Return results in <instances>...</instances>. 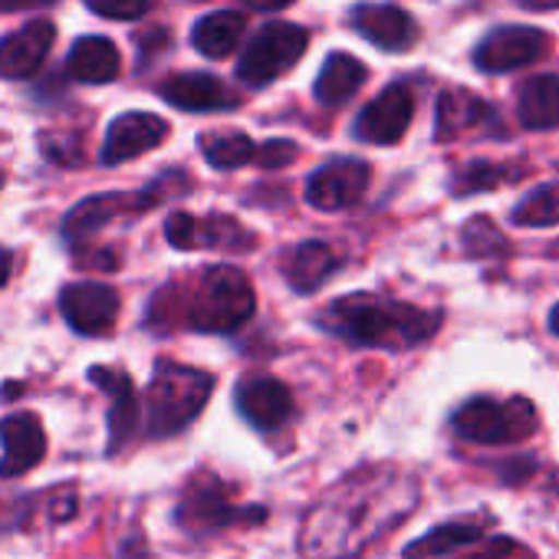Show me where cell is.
I'll return each mask as SVG.
<instances>
[{
  "label": "cell",
  "mask_w": 559,
  "mask_h": 559,
  "mask_svg": "<svg viewBox=\"0 0 559 559\" xmlns=\"http://www.w3.org/2000/svg\"><path fill=\"white\" fill-rule=\"evenodd\" d=\"M11 266H14V260H11V253L0 247V287L8 284V276H11Z\"/></svg>",
  "instance_id": "obj_36"
},
{
  "label": "cell",
  "mask_w": 559,
  "mask_h": 559,
  "mask_svg": "<svg viewBox=\"0 0 559 559\" xmlns=\"http://www.w3.org/2000/svg\"><path fill=\"white\" fill-rule=\"evenodd\" d=\"M90 379L112 399L109 405V451L116 454L135 431L139 425V399H135V385L126 372L119 369H106V366H96L90 369Z\"/></svg>",
  "instance_id": "obj_18"
},
{
  "label": "cell",
  "mask_w": 559,
  "mask_h": 559,
  "mask_svg": "<svg viewBox=\"0 0 559 559\" xmlns=\"http://www.w3.org/2000/svg\"><path fill=\"white\" fill-rule=\"evenodd\" d=\"M441 313H425L408 304H382L366 294L333 304L323 313V326L353 346L408 349L435 336Z\"/></svg>",
  "instance_id": "obj_2"
},
{
  "label": "cell",
  "mask_w": 559,
  "mask_h": 559,
  "mask_svg": "<svg viewBox=\"0 0 559 559\" xmlns=\"http://www.w3.org/2000/svg\"><path fill=\"white\" fill-rule=\"evenodd\" d=\"M155 201V194H96V198H86L83 204H76L67 217V237L70 240H86L90 234H96L99 227H106L112 217L119 214H132V211H142Z\"/></svg>",
  "instance_id": "obj_20"
},
{
  "label": "cell",
  "mask_w": 559,
  "mask_h": 559,
  "mask_svg": "<svg viewBox=\"0 0 559 559\" xmlns=\"http://www.w3.org/2000/svg\"><path fill=\"white\" fill-rule=\"evenodd\" d=\"M247 8H253V11H284L290 0H243Z\"/></svg>",
  "instance_id": "obj_34"
},
{
  "label": "cell",
  "mask_w": 559,
  "mask_h": 559,
  "mask_svg": "<svg viewBox=\"0 0 559 559\" xmlns=\"http://www.w3.org/2000/svg\"><path fill=\"white\" fill-rule=\"evenodd\" d=\"M353 31L379 50L402 53L418 44V24L395 4H356L349 11Z\"/></svg>",
  "instance_id": "obj_11"
},
{
  "label": "cell",
  "mask_w": 559,
  "mask_h": 559,
  "mask_svg": "<svg viewBox=\"0 0 559 559\" xmlns=\"http://www.w3.org/2000/svg\"><path fill=\"white\" fill-rule=\"evenodd\" d=\"M294 155H297V145L294 142H266L263 148H257V158H260V165H266V168H276V165H287V162H294Z\"/></svg>",
  "instance_id": "obj_32"
},
{
  "label": "cell",
  "mask_w": 559,
  "mask_h": 559,
  "mask_svg": "<svg viewBox=\"0 0 559 559\" xmlns=\"http://www.w3.org/2000/svg\"><path fill=\"white\" fill-rule=\"evenodd\" d=\"M369 165L362 158H333L330 165H323L320 171L310 175L307 181V201L317 211H343L353 207L366 188H369Z\"/></svg>",
  "instance_id": "obj_10"
},
{
  "label": "cell",
  "mask_w": 559,
  "mask_h": 559,
  "mask_svg": "<svg viewBox=\"0 0 559 559\" xmlns=\"http://www.w3.org/2000/svg\"><path fill=\"white\" fill-rule=\"evenodd\" d=\"M162 99L185 112H211L237 106V96L211 73H175L162 83Z\"/></svg>",
  "instance_id": "obj_19"
},
{
  "label": "cell",
  "mask_w": 559,
  "mask_h": 559,
  "mask_svg": "<svg viewBox=\"0 0 559 559\" xmlns=\"http://www.w3.org/2000/svg\"><path fill=\"white\" fill-rule=\"evenodd\" d=\"M178 523L191 533H214L224 526H237V523H263L266 510L263 507H243L230 500V487L214 477V474H198L185 493L181 503L175 510Z\"/></svg>",
  "instance_id": "obj_6"
},
{
  "label": "cell",
  "mask_w": 559,
  "mask_h": 559,
  "mask_svg": "<svg viewBox=\"0 0 559 559\" xmlns=\"http://www.w3.org/2000/svg\"><path fill=\"white\" fill-rule=\"evenodd\" d=\"M493 526V516H457V520H448L441 526H435L431 533L418 536L415 543L405 546V559H431V556H444L457 546H467V543H477L487 530Z\"/></svg>",
  "instance_id": "obj_21"
},
{
  "label": "cell",
  "mask_w": 559,
  "mask_h": 559,
  "mask_svg": "<svg viewBox=\"0 0 559 559\" xmlns=\"http://www.w3.org/2000/svg\"><path fill=\"white\" fill-rule=\"evenodd\" d=\"M412 116H415V96H412V90L402 86V83H392V86H385L356 116L353 132L362 142H372V145H395L408 132Z\"/></svg>",
  "instance_id": "obj_9"
},
{
  "label": "cell",
  "mask_w": 559,
  "mask_h": 559,
  "mask_svg": "<svg viewBox=\"0 0 559 559\" xmlns=\"http://www.w3.org/2000/svg\"><path fill=\"white\" fill-rule=\"evenodd\" d=\"M165 234H168L171 247H178V250H201V247L237 250V247H250V240H240V237H250V230H243L230 217H204V221H198L191 214H171L168 224H165Z\"/></svg>",
  "instance_id": "obj_17"
},
{
  "label": "cell",
  "mask_w": 559,
  "mask_h": 559,
  "mask_svg": "<svg viewBox=\"0 0 559 559\" xmlns=\"http://www.w3.org/2000/svg\"><path fill=\"white\" fill-rule=\"evenodd\" d=\"M67 70L80 83H109L119 76V50L106 37H83L73 44Z\"/></svg>",
  "instance_id": "obj_24"
},
{
  "label": "cell",
  "mask_w": 559,
  "mask_h": 559,
  "mask_svg": "<svg viewBox=\"0 0 559 559\" xmlns=\"http://www.w3.org/2000/svg\"><path fill=\"white\" fill-rule=\"evenodd\" d=\"M510 175H516V171L497 168V165H490V162H474V165H467V168L457 175V181H454V191H457V194H471V191H490L497 181H507Z\"/></svg>",
  "instance_id": "obj_30"
},
{
  "label": "cell",
  "mask_w": 559,
  "mask_h": 559,
  "mask_svg": "<svg viewBox=\"0 0 559 559\" xmlns=\"http://www.w3.org/2000/svg\"><path fill=\"white\" fill-rule=\"evenodd\" d=\"M50 0H0V11H24V8H40Z\"/></svg>",
  "instance_id": "obj_35"
},
{
  "label": "cell",
  "mask_w": 559,
  "mask_h": 559,
  "mask_svg": "<svg viewBox=\"0 0 559 559\" xmlns=\"http://www.w3.org/2000/svg\"><path fill=\"white\" fill-rule=\"evenodd\" d=\"M362 83H366V67L356 57L336 50V53L326 57V63H323V70L317 76V99L323 106H330V109L343 106L359 93Z\"/></svg>",
  "instance_id": "obj_25"
},
{
  "label": "cell",
  "mask_w": 559,
  "mask_h": 559,
  "mask_svg": "<svg viewBox=\"0 0 559 559\" xmlns=\"http://www.w3.org/2000/svg\"><path fill=\"white\" fill-rule=\"evenodd\" d=\"M86 8L106 21H139L148 14L152 0H86Z\"/></svg>",
  "instance_id": "obj_31"
},
{
  "label": "cell",
  "mask_w": 559,
  "mask_h": 559,
  "mask_svg": "<svg viewBox=\"0 0 559 559\" xmlns=\"http://www.w3.org/2000/svg\"><path fill=\"white\" fill-rule=\"evenodd\" d=\"M336 270H340V253L326 240H307L294 250L287 276L297 294H313Z\"/></svg>",
  "instance_id": "obj_23"
},
{
  "label": "cell",
  "mask_w": 559,
  "mask_h": 559,
  "mask_svg": "<svg viewBox=\"0 0 559 559\" xmlns=\"http://www.w3.org/2000/svg\"><path fill=\"white\" fill-rule=\"evenodd\" d=\"M53 40H57V27L50 21H34L24 31L4 37L0 40V73L11 80L34 76L47 63Z\"/></svg>",
  "instance_id": "obj_16"
},
{
  "label": "cell",
  "mask_w": 559,
  "mask_h": 559,
  "mask_svg": "<svg viewBox=\"0 0 559 559\" xmlns=\"http://www.w3.org/2000/svg\"><path fill=\"white\" fill-rule=\"evenodd\" d=\"M487 103L464 93V90H451V93H441L438 99V119H435V135L438 142H448V139H457L461 132L480 126L487 119Z\"/></svg>",
  "instance_id": "obj_27"
},
{
  "label": "cell",
  "mask_w": 559,
  "mask_h": 559,
  "mask_svg": "<svg viewBox=\"0 0 559 559\" xmlns=\"http://www.w3.org/2000/svg\"><path fill=\"white\" fill-rule=\"evenodd\" d=\"M539 418L533 402L526 399H471L451 415V428L457 438L474 444H516L536 431Z\"/></svg>",
  "instance_id": "obj_5"
},
{
  "label": "cell",
  "mask_w": 559,
  "mask_h": 559,
  "mask_svg": "<svg viewBox=\"0 0 559 559\" xmlns=\"http://www.w3.org/2000/svg\"><path fill=\"white\" fill-rule=\"evenodd\" d=\"M421 500L415 474L392 464H369L330 487L304 516V559H359L372 543L402 526Z\"/></svg>",
  "instance_id": "obj_1"
},
{
  "label": "cell",
  "mask_w": 559,
  "mask_h": 559,
  "mask_svg": "<svg viewBox=\"0 0 559 559\" xmlns=\"http://www.w3.org/2000/svg\"><path fill=\"white\" fill-rule=\"evenodd\" d=\"M201 155L214 165V168H240L247 162L257 158V145L250 142V135L243 132H234V129H224V132H204L201 135Z\"/></svg>",
  "instance_id": "obj_28"
},
{
  "label": "cell",
  "mask_w": 559,
  "mask_h": 559,
  "mask_svg": "<svg viewBox=\"0 0 559 559\" xmlns=\"http://www.w3.org/2000/svg\"><path fill=\"white\" fill-rule=\"evenodd\" d=\"M513 224H520V227H549V224H559V185H543L533 194H526L513 207Z\"/></svg>",
  "instance_id": "obj_29"
},
{
  "label": "cell",
  "mask_w": 559,
  "mask_h": 559,
  "mask_svg": "<svg viewBox=\"0 0 559 559\" xmlns=\"http://www.w3.org/2000/svg\"><path fill=\"white\" fill-rule=\"evenodd\" d=\"M513 539H493L487 549H480V552H471V556H464V559H503V549L510 546Z\"/></svg>",
  "instance_id": "obj_33"
},
{
  "label": "cell",
  "mask_w": 559,
  "mask_h": 559,
  "mask_svg": "<svg viewBox=\"0 0 559 559\" xmlns=\"http://www.w3.org/2000/svg\"><path fill=\"white\" fill-rule=\"evenodd\" d=\"M546 53V34L536 27L510 24L490 31L477 50H474V67L484 73H513L530 63H536Z\"/></svg>",
  "instance_id": "obj_8"
},
{
  "label": "cell",
  "mask_w": 559,
  "mask_h": 559,
  "mask_svg": "<svg viewBox=\"0 0 559 559\" xmlns=\"http://www.w3.org/2000/svg\"><path fill=\"white\" fill-rule=\"evenodd\" d=\"M0 185H4V171H0Z\"/></svg>",
  "instance_id": "obj_38"
},
{
  "label": "cell",
  "mask_w": 559,
  "mask_h": 559,
  "mask_svg": "<svg viewBox=\"0 0 559 559\" xmlns=\"http://www.w3.org/2000/svg\"><path fill=\"white\" fill-rule=\"evenodd\" d=\"M168 135V122L152 112H126L109 126L106 145H103V162L119 165L135 155H145L158 148Z\"/></svg>",
  "instance_id": "obj_15"
},
{
  "label": "cell",
  "mask_w": 559,
  "mask_h": 559,
  "mask_svg": "<svg viewBox=\"0 0 559 559\" xmlns=\"http://www.w3.org/2000/svg\"><path fill=\"white\" fill-rule=\"evenodd\" d=\"M237 412L243 421L257 431H276L284 428L294 415V395L284 382L257 376L237 385Z\"/></svg>",
  "instance_id": "obj_12"
},
{
  "label": "cell",
  "mask_w": 559,
  "mask_h": 559,
  "mask_svg": "<svg viewBox=\"0 0 559 559\" xmlns=\"http://www.w3.org/2000/svg\"><path fill=\"white\" fill-rule=\"evenodd\" d=\"M67 323L83 336H103L116 326L119 294L103 284H73L60 297Z\"/></svg>",
  "instance_id": "obj_13"
},
{
  "label": "cell",
  "mask_w": 559,
  "mask_h": 559,
  "mask_svg": "<svg viewBox=\"0 0 559 559\" xmlns=\"http://www.w3.org/2000/svg\"><path fill=\"white\" fill-rule=\"evenodd\" d=\"M253 287L237 266H211L201 273L188 307V326L198 333H234L253 317Z\"/></svg>",
  "instance_id": "obj_4"
},
{
  "label": "cell",
  "mask_w": 559,
  "mask_h": 559,
  "mask_svg": "<svg viewBox=\"0 0 559 559\" xmlns=\"http://www.w3.org/2000/svg\"><path fill=\"white\" fill-rule=\"evenodd\" d=\"M0 444H4V457H0V474L17 477L34 471L47 454V435L34 412H17L0 421Z\"/></svg>",
  "instance_id": "obj_14"
},
{
  "label": "cell",
  "mask_w": 559,
  "mask_h": 559,
  "mask_svg": "<svg viewBox=\"0 0 559 559\" xmlns=\"http://www.w3.org/2000/svg\"><path fill=\"white\" fill-rule=\"evenodd\" d=\"M549 330H552V333L559 336V307H556V310L549 313Z\"/></svg>",
  "instance_id": "obj_37"
},
{
  "label": "cell",
  "mask_w": 559,
  "mask_h": 559,
  "mask_svg": "<svg viewBox=\"0 0 559 559\" xmlns=\"http://www.w3.org/2000/svg\"><path fill=\"white\" fill-rule=\"evenodd\" d=\"M243 14L237 11H214L207 17H201L194 24V34H191V44L201 57H211V60H224L237 50L240 37H243Z\"/></svg>",
  "instance_id": "obj_26"
},
{
  "label": "cell",
  "mask_w": 559,
  "mask_h": 559,
  "mask_svg": "<svg viewBox=\"0 0 559 559\" xmlns=\"http://www.w3.org/2000/svg\"><path fill=\"white\" fill-rule=\"evenodd\" d=\"M310 34L297 24H266L243 47L237 60V80L247 86H266L280 80L307 53Z\"/></svg>",
  "instance_id": "obj_7"
},
{
  "label": "cell",
  "mask_w": 559,
  "mask_h": 559,
  "mask_svg": "<svg viewBox=\"0 0 559 559\" xmlns=\"http://www.w3.org/2000/svg\"><path fill=\"white\" fill-rule=\"evenodd\" d=\"M516 116L533 132L559 126V76L546 73V76H533L530 83H523L516 96Z\"/></svg>",
  "instance_id": "obj_22"
},
{
  "label": "cell",
  "mask_w": 559,
  "mask_h": 559,
  "mask_svg": "<svg viewBox=\"0 0 559 559\" xmlns=\"http://www.w3.org/2000/svg\"><path fill=\"white\" fill-rule=\"evenodd\" d=\"M214 392V379L191 366L162 362L148 385V435L171 438L185 431Z\"/></svg>",
  "instance_id": "obj_3"
}]
</instances>
